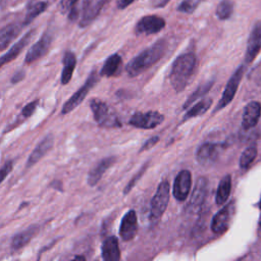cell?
Returning <instances> with one entry per match:
<instances>
[{
	"label": "cell",
	"mask_w": 261,
	"mask_h": 261,
	"mask_svg": "<svg viewBox=\"0 0 261 261\" xmlns=\"http://www.w3.org/2000/svg\"><path fill=\"white\" fill-rule=\"evenodd\" d=\"M167 49L165 40H159L136 57H134L125 66V70L129 76H137L150 68L153 64L161 59Z\"/></svg>",
	"instance_id": "obj_1"
},
{
	"label": "cell",
	"mask_w": 261,
	"mask_h": 261,
	"mask_svg": "<svg viewBox=\"0 0 261 261\" xmlns=\"http://www.w3.org/2000/svg\"><path fill=\"white\" fill-rule=\"evenodd\" d=\"M197 66V58L194 53H185L179 55L172 63L169 79L173 89L181 92L188 86L194 75Z\"/></svg>",
	"instance_id": "obj_2"
},
{
	"label": "cell",
	"mask_w": 261,
	"mask_h": 261,
	"mask_svg": "<svg viewBox=\"0 0 261 261\" xmlns=\"http://www.w3.org/2000/svg\"><path fill=\"white\" fill-rule=\"evenodd\" d=\"M90 106L94 119L99 126L104 128H115L121 126V122L118 117L105 102L93 98L90 101Z\"/></svg>",
	"instance_id": "obj_3"
},
{
	"label": "cell",
	"mask_w": 261,
	"mask_h": 261,
	"mask_svg": "<svg viewBox=\"0 0 261 261\" xmlns=\"http://www.w3.org/2000/svg\"><path fill=\"white\" fill-rule=\"evenodd\" d=\"M170 197V185L167 180H162L152 198L151 210H150V221L155 224L157 223L162 215L164 214Z\"/></svg>",
	"instance_id": "obj_4"
},
{
	"label": "cell",
	"mask_w": 261,
	"mask_h": 261,
	"mask_svg": "<svg viewBox=\"0 0 261 261\" xmlns=\"http://www.w3.org/2000/svg\"><path fill=\"white\" fill-rule=\"evenodd\" d=\"M99 81V75L96 70H93L88 79L86 80L85 84L64 103L62 109H61V114H67L70 111H72L74 108H76L82 101L86 98L88 93L91 91V89L97 84Z\"/></svg>",
	"instance_id": "obj_5"
},
{
	"label": "cell",
	"mask_w": 261,
	"mask_h": 261,
	"mask_svg": "<svg viewBox=\"0 0 261 261\" xmlns=\"http://www.w3.org/2000/svg\"><path fill=\"white\" fill-rule=\"evenodd\" d=\"M164 120V115L158 111L136 112L129 118L128 123L137 128L151 129L155 128Z\"/></svg>",
	"instance_id": "obj_6"
},
{
	"label": "cell",
	"mask_w": 261,
	"mask_h": 261,
	"mask_svg": "<svg viewBox=\"0 0 261 261\" xmlns=\"http://www.w3.org/2000/svg\"><path fill=\"white\" fill-rule=\"evenodd\" d=\"M208 193V180L206 177H199L187 205V211L189 213H198L207 197Z\"/></svg>",
	"instance_id": "obj_7"
},
{
	"label": "cell",
	"mask_w": 261,
	"mask_h": 261,
	"mask_svg": "<svg viewBox=\"0 0 261 261\" xmlns=\"http://www.w3.org/2000/svg\"><path fill=\"white\" fill-rule=\"evenodd\" d=\"M234 213V202L231 201L220 209L212 218L211 229L214 233H223L229 226L230 220Z\"/></svg>",
	"instance_id": "obj_8"
},
{
	"label": "cell",
	"mask_w": 261,
	"mask_h": 261,
	"mask_svg": "<svg viewBox=\"0 0 261 261\" xmlns=\"http://www.w3.org/2000/svg\"><path fill=\"white\" fill-rule=\"evenodd\" d=\"M107 2L108 0H83L79 25L81 28L89 25L99 15L101 9Z\"/></svg>",
	"instance_id": "obj_9"
},
{
	"label": "cell",
	"mask_w": 261,
	"mask_h": 261,
	"mask_svg": "<svg viewBox=\"0 0 261 261\" xmlns=\"http://www.w3.org/2000/svg\"><path fill=\"white\" fill-rule=\"evenodd\" d=\"M192 187V174L189 170L184 169L177 173L174 178L172 195L177 201H185Z\"/></svg>",
	"instance_id": "obj_10"
},
{
	"label": "cell",
	"mask_w": 261,
	"mask_h": 261,
	"mask_svg": "<svg viewBox=\"0 0 261 261\" xmlns=\"http://www.w3.org/2000/svg\"><path fill=\"white\" fill-rule=\"evenodd\" d=\"M52 43V35L49 32L43 34L38 42H36L27 52L24 63L30 64L35 62L36 60L42 58L49 50Z\"/></svg>",
	"instance_id": "obj_11"
},
{
	"label": "cell",
	"mask_w": 261,
	"mask_h": 261,
	"mask_svg": "<svg viewBox=\"0 0 261 261\" xmlns=\"http://www.w3.org/2000/svg\"><path fill=\"white\" fill-rule=\"evenodd\" d=\"M165 27V20L157 15H146L142 17L135 27L137 35L156 34Z\"/></svg>",
	"instance_id": "obj_12"
},
{
	"label": "cell",
	"mask_w": 261,
	"mask_h": 261,
	"mask_svg": "<svg viewBox=\"0 0 261 261\" xmlns=\"http://www.w3.org/2000/svg\"><path fill=\"white\" fill-rule=\"evenodd\" d=\"M243 73H244V66H240L234 71V73L231 75V77L229 79V81L226 84L224 92H223V94H222V96H221V98H220V100L217 104V107H216L215 111H217L219 109H222L233 99V97L236 95V92L238 90V87L240 85V82L242 80Z\"/></svg>",
	"instance_id": "obj_13"
},
{
	"label": "cell",
	"mask_w": 261,
	"mask_h": 261,
	"mask_svg": "<svg viewBox=\"0 0 261 261\" xmlns=\"http://www.w3.org/2000/svg\"><path fill=\"white\" fill-rule=\"evenodd\" d=\"M138 231V218L135 210H128L121 219L119 236L124 242L133 240Z\"/></svg>",
	"instance_id": "obj_14"
},
{
	"label": "cell",
	"mask_w": 261,
	"mask_h": 261,
	"mask_svg": "<svg viewBox=\"0 0 261 261\" xmlns=\"http://www.w3.org/2000/svg\"><path fill=\"white\" fill-rule=\"evenodd\" d=\"M221 145L220 144H214V143H204L202 144L196 153L197 161L201 165H209L213 163L220 152Z\"/></svg>",
	"instance_id": "obj_15"
},
{
	"label": "cell",
	"mask_w": 261,
	"mask_h": 261,
	"mask_svg": "<svg viewBox=\"0 0 261 261\" xmlns=\"http://www.w3.org/2000/svg\"><path fill=\"white\" fill-rule=\"evenodd\" d=\"M261 49V21L257 22L250 35L247 52H246V62H251L256 57Z\"/></svg>",
	"instance_id": "obj_16"
},
{
	"label": "cell",
	"mask_w": 261,
	"mask_h": 261,
	"mask_svg": "<svg viewBox=\"0 0 261 261\" xmlns=\"http://www.w3.org/2000/svg\"><path fill=\"white\" fill-rule=\"evenodd\" d=\"M54 144V137L53 135L49 134L47 135L35 148V150L31 153L28 161H27V168H30L31 166L35 165L41 158L44 157V155L53 147Z\"/></svg>",
	"instance_id": "obj_17"
},
{
	"label": "cell",
	"mask_w": 261,
	"mask_h": 261,
	"mask_svg": "<svg viewBox=\"0 0 261 261\" xmlns=\"http://www.w3.org/2000/svg\"><path fill=\"white\" fill-rule=\"evenodd\" d=\"M102 258L106 261H118L120 259V250L118 246V240L114 236L106 238L101 247Z\"/></svg>",
	"instance_id": "obj_18"
},
{
	"label": "cell",
	"mask_w": 261,
	"mask_h": 261,
	"mask_svg": "<svg viewBox=\"0 0 261 261\" xmlns=\"http://www.w3.org/2000/svg\"><path fill=\"white\" fill-rule=\"evenodd\" d=\"M114 161H115V158L113 156L106 157V158L102 159L101 161H99L97 163V165L93 169H91L88 174V177H87L88 185L91 187L96 186L99 182V180L101 179L104 172L114 163Z\"/></svg>",
	"instance_id": "obj_19"
},
{
	"label": "cell",
	"mask_w": 261,
	"mask_h": 261,
	"mask_svg": "<svg viewBox=\"0 0 261 261\" xmlns=\"http://www.w3.org/2000/svg\"><path fill=\"white\" fill-rule=\"evenodd\" d=\"M261 114V105L260 103L253 101L250 102L245 110H244V114H243V127L245 129L251 128L253 126H255L259 120Z\"/></svg>",
	"instance_id": "obj_20"
},
{
	"label": "cell",
	"mask_w": 261,
	"mask_h": 261,
	"mask_svg": "<svg viewBox=\"0 0 261 261\" xmlns=\"http://www.w3.org/2000/svg\"><path fill=\"white\" fill-rule=\"evenodd\" d=\"M35 35V30H31L29 31L19 41H17L8 51L7 53H5L4 55H2L1 60H0V64L4 65L7 62L12 61L21 51L22 49L29 44V42L31 41L32 37Z\"/></svg>",
	"instance_id": "obj_21"
},
{
	"label": "cell",
	"mask_w": 261,
	"mask_h": 261,
	"mask_svg": "<svg viewBox=\"0 0 261 261\" xmlns=\"http://www.w3.org/2000/svg\"><path fill=\"white\" fill-rule=\"evenodd\" d=\"M40 230V226L38 224L30 225L27 229L14 234L11 240V249L19 250L24 247Z\"/></svg>",
	"instance_id": "obj_22"
},
{
	"label": "cell",
	"mask_w": 261,
	"mask_h": 261,
	"mask_svg": "<svg viewBox=\"0 0 261 261\" xmlns=\"http://www.w3.org/2000/svg\"><path fill=\"white\" fill-rule=\"evenodd\" d=\"M62 62H63V68H62V72H61V84L66 85L71 80L73 70L75 68L76 57H75L74 53H72L70 51L65 52Z\"/></svg>",
	"instance_id": "obj_23"
},
{
	"label": "cell",
	"mask_w": 261,
	"mask_h": 261,
	"mask_svg": "<svg viewBox=\"0 0 261 261\" xmlns=\"http://www.w3.org/2000/svg\"><path fill=\"white\" fill-rule=\"evenodd\" d=\"M21 30V25L17 23H10L4 27L0 33V49L4 50L9 43L18 35Z\"/></svg>",
	"instance_id": "obj_24"
},
{
	"label": "cell",
	"mask_w": 261,
	"mask_h": 261,
	"mask_svg": "<svg viewBox=\"0 0 261 261\" xmlns=\"http://www.w3.org/2000/svg\"><path fill=\"white\" fill-rule=\"evenodd\" d=\"M120 64H121V57L119 54L114 53L110 55L104 62L100 71V75L107 76V77L114 75L117 72L118 68L120 67Z\"/></svg>",
	"instance_id": "obj_25"
},
{
	"label": "cell",
	"mask_w": 261,
	"mask_h": 261,
	"mask_svg": "<svg viewBox=\"0 0 261 261\" xmlns=\"http://www.w3.org/2000/svg\"><path fill=\"white\" fill-rule=\"evenodd\" d=\"M231 190V178L230 175L227 174L225 175L219 182L217 192H216V197H215V202L217 205H223L230 194Z\"/></svg>",
	"instance_id": "obj_26"
},
{
	"label": "cell",
	"mask_w": 261,
	"mask_h": 261,
	"mask_svg": "<svg viewBox=\"0 0 261 261\" xmlns=\"http://www.w3.org/2000/svg\"><path fill=\"white\" fill-rule=\"evenodd\" d=\"M212 104V100L210 98H206V99H203L201 101H199L198 103H196L193 107H191L188 112L185 114V116L182 117V122L186 121V120H189L193 117H196V116H199L201 114H204L211 106Z\"/></svg>",
	"instance_id": "obj_27"
},
{
	"label": "cell",
	"mask_w": 261,
	"mask_h": 261,
	"mask_svg": "<svg viewBox=\"0 0 261 261\" xmlns=\"http://www.w3.org/2000/svg\"><path fill=\"white\" fill-rule=\"evenodd\" d=\"M47 6H48L47 2H35V3L30 4L28 7V11H27L24 20L22 22V25L29 24L34 18H36L39 14L44 12L46 10Z\"/></svg>",
	"instance_id": "obj_28"
},
{
	"label": "cell",
	"mask_w": 261,
	"mask_h": 261,
	"mask_svg": "<svg viewBox=\"0 0 261 261\" xmlns=\"http://www.w3.org/2000/svg\"><path fill=\"white\" fill-rule=\"evenodd\" d=\"M213 83H214L213 81H209V82H207V83L202 84L201 86H199V87L197 88V90H196L193 94H191L190 97L187 99V101L184 103L182 108L186 109V108L189 107L191 104H193L196 100L200 99V98L203 97L205 94H207V93L209 92V90L211 89V87L213 86Z\"/></svg>",
	"instance_id": "obj_29"
},
{
	"label": "cell",
	"mask_w": 261,
	"mask_h": 261,
	"mask_svg": "<svg viewBox=\"0 0 261 261\" xmlns=\"http://www.w3.org/2000/svg\"><path fill=\"white\" fill-rule=\"evenodd\" d=\"M77 1L79 0H61L59 3V10L63 14L67 13L69 19L75 20L77 16V12L75 9V5Z\"/></svg>",
	"instance_id": "obj_30"
},
{
	"label": "cell",
	"mask_w": 261,
	"mask_h": 261,
	"mask_svg": "<svg viewBox=\"0 0 261 261\" xmlns=\"http://www.w3.org/2000/svg\"><path fill=\"white\" fill-rule=\"evenodd\" d=\"M233 5L230 0H222L216 8V15L219 19H227L232 13Z\"/></svg>",
	"instance_id": "obj_31"
},
{
	"label": "cell",
	"mask_w": 261,
	"mask_h": 261,
	"mask_svg": "<svg viewBox=\"0 0 261 261\" xmlns=\"http://www.w3.org/2000/svg\"><path fill=\"white\" fill-rule=\"evenodd\" d=\"M257 155V149L255 147H248L242 154L240 158V166L242 168H247L255 159Z\"/></svg>",
	"instance_id": "obj_32"
},
{
	"label": "cell",
	"mask_w": 261,
	"mask_h": 261,
	"mask_svg": "<svg viewBox=\"0 0 261 261\" xmlns=\"http://www.w3.org/2000/svg\"><path fill=\"white\" fill-rule=\"evenodd\" d=\"M203 0H182L177 6V10L185 13H192Z\"/></svg>",
	"instance_id": "obj_33"
},
{
	"label": "cell",
	"mask_w": 261,
	"mask_h": 261,
	"mask_svg": "<svg viewBox=\"0 0 261 261\" xmlns=\"http://www.w3.org/2000/svg\"><path fill=\"white\" fill-rule=\"evenodd\" d=\"M148 165H149V162H146V163L141 167V169L136 173V175H134V177L129 180V182H128V184L126 185V187L124 188V191H123V194H124V195H126V194L133 189V187L137 184V181L142 177V175L145 173V170L147 169Z\"/></svg>",
	"instance_id": "obj_34"
},
{
	"label": "cell",
	"mask_w": 261,
	"mask_h": 261,
	"mask_svg": "<svg viewBox=\"0 0 261 261\" xmlns=\"http://www.w3.org/2000/svg\"><path fill=\"white\" fill-rule=\"evenodd\" d=\"M39 104V100H35V101H32L30 103H28L22 109H21V112H20V116L22 117V119H27L29 118L34 112L35 110L37 109V106Z\"/></svg>",
	"instance_id": "obj_35"
},
{
	"label": "cell",
	"mask_w": 261,
	"mask_h": 261,
	"mask_svg": "<svg viewBox=\"0 0 261 261\" xmlns=\"http://www.w3.org/2000/svg\"><path fill=\"white\" fill-rule=\"evenodd\" d=\"M158 142H159V137L156 136V137L150 138L149 140H147V141L143 144L142 148L140 149V152H143V151H145V150H149V149L152 148L154 145H156Z\"/></svg>",
	"instance_id": "obj_36"
},
{
	"label": "cell",
	"mask_w": 261,
	"mask_h": 261,
	"mask_svg": "<svg viewBox=\"0 0 261 261\" xmlns=\"http://www.w3.org/2000/svg\"><path fill=\"white\" fill-rule=\"evenodd\" d=\"M12 167H13V164H12V161H7L1 168V181H3L7 174L10 173V171L12 170Z\"/></svg>",
	"instance_id": "obj_37"
},
{
	"label": "cell",
	"mask_w": 261,
	"mask_h": 261,
	"mask_svg": "<svg viewBox=\"0 0 261 261\" xmlns=\"http://www.w3.org/2000/svg\"><path fill=\"white\" fill-rule=\"evenodd\" d=\"M25 75V72L23 70H18L14 73V75L11 77V83L12 84H15V83H18L20 82Z\"/></svg>",
	"instance_id": "obj_38"
},
{
	"label": "cell",
	"mask_w": 261,
	"mask_h": 261,
	"mask_svg": "<svg viewBox=\"0 0 261 261\" xmlns=\"http://www.w3.org/2000/svg\"><path fill=\"white\" fill-rule=\"evenodd\" d=\"M168 1L169 0H151V5L155 8H160L165 6Z\"/></svg>",
	"instance_id": "obj_39"
},
{
	"label": "cell",
	"mask_w": 261,
	"mask_h": 261,
	"mask_svg": "<svg viewBox=\"0 0 261 261\" xmlns=\"http://www.w3.org/2000/svg\"><path fill=\"white\" fill-rule=\"evenodd\" d=\"M135 0H119L117 2V7L119 9H124L126 8L128 5H130Z\"/></svg>",
	"instance_id": "obj_40"
},
{
	"label": "cell",
	"mask_w": 261,
	"mask_h": 261,
	"mask_svg": "<svg viewBox=\"0 0 261 261\" xmlns=\"http://www.w3.org/2000/svg\"><path fill=\"white\" fill-rule=\"evenodd\" d=\"M74 259H82V260H85V257H84V256H75Z\"/></svg>",
	"instance_id": "obj_41"
},
{
	"label": "cell",
	"mask_w": 261,
	"mask_h": 261,
	"mask_svg": "<svg viewBox=\"0 0 261 261\" xmlns=\"http://www.w3.org/2000/svg\"><path fill=\"white\" fill-rule=\"evenodd\" d=\"M259 229H260V231H261V219H260V223H259Z\"/></svg>",
	"instance_id": "obj_42"
},
{
	"label": "cell",
	"mask_w": 261,
	"mask_h": 261,
	"mask_svg": "<svg viewBox=\"0 0 261 261\" xmlns=\"http://www.w3.org/2000/svg\"><path fill=\"white\" fill-rule=\"evenodd\" d=\"M260 208H261V201H260Z\"/></svg>",
	"instance_id": "obj_43"
}]
</instances>
